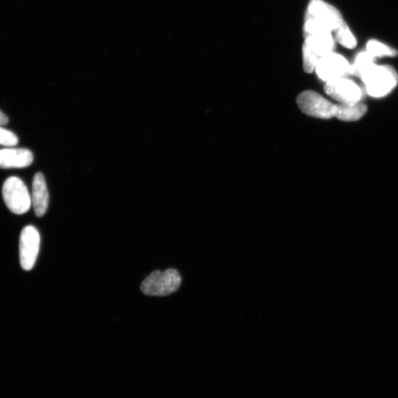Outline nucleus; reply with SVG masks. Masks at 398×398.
I'll return each mask as SVG.
<instances>
[{
  "label": "nucleus",
  "mask_w": 398,
  "mask_h": 398,
  "mask_svg": "<svg viewBox=\"0 0 398 398\" xmlns=\"http://www.w3.org/2000/svg\"><path fill=\"white\" fill-rule=\"evenodd\" d=\"M340 11L323 0H312L306 10L304 36L332 33L344 22Z\"/></svg>",
  "instance_id": "obj_1"
},
{
  "label": "nucleus",
  "mask_w": 398,
  "mask_h": 398,
  "mask_svg": "<svg viewBox=\"0 0 398 398\" xmlns=\"http://www.w3.org/2000/svg\"><path fill=\"white\" fill-rule=\"evenodd\" d=\"M368 95L382 97L390 94L398 84V74L389 65H374L360 78Z\"/></svg>",
  "instance_id": "obj_2"
},
{
  "label": "nucleus",
  "mask_w": 398,
  "mask_h": 398,
  "mask_svg": "<svg viewBox=\"0 0 398 398\" xmlns=\"http://www.w3.org/2000/svg\"><path fill=\"white\" fill-rule=\"evenodd\" d=\"M181 282L182 278L176 269L155 271L145 279L141 289L147 296H165L177 292Z\"/></svg>",
  "instance_id": "obj_3"
},
{
  "label": "nucleus",
  "mask_w": 398,
  "mask_h": 398,
  "mask_svg": "<svg viewBox=\"0 0 398 398\" xmlns=\"http://www.w3.org/2000/svg\"><path fill=\"white\" fill-rule=\"evenodd\" d=\"M3 196L7 207L17 215L27 213L32 205L27 186L16 177L6 180L3 186Z\"/></svg>",
  "instance_id": "obj_4"
},
{
  "label": "nucleus",
  "mask_w": 398,
  "mask_h": 398,
  "mask_svg": "<svg viewBox=\"0 0 398 398\" xmlns=\"http://www.w3.org/2000/svg\"><path fill=\"white\" fill-rule=\"evenodd\" d=\"M296 103L298 108L308 116L319 119H331L335 117L337 104L315 91H305L298 95Z\"/></svg>",
  "instance_id": "obj_5"
},
{
  "label": "nucleus",
  "mask_w": 398,
  "mask_h": 398,
  "mask_svg": "<svg viewBox=\"0 0 398 398\" xmlns=\"http://www.w3.org/2000/svg\"><path fill=\"white\" fill-rule=\"evenodd\" d=\"M351 64L343 56L333 52L319 59L315 72L326 83L346 78L351 74Z\"/></svg>",
  "instance_id": "obj_6"
},
{
  "label": "nucleus",
  "mask_w": 398,
  "mask_h": 398,
  "mask_svg": "<svg viewBox=\"0 0 398 398\" xmlns=\"http://www.w3.org/2000/svg\"><path fill=\"white\" fill-rule=\"evenodd\" d=\"M324 90L328 96L342 104L360 103L364 95L362 88L347 77L326 83Z\"/></svg>",
  "instance_id": "obj_7"
},
{
  "label": "nucleus",
  "mask_w": 398,
  "mask_h": 398,
  "mask_svg": "<svg viewBox=\"0 0 398 398\" xmlns=\"http://www.w3.org/2000/svg\"><path fill=\"white\" fill-rule=\"evenodd\" d=\"M40 234L33 226L24 228L19 241V257L22 268L31 271L35 266L40 247Z\"/></svg>",
  "instance_id": "obj_8"
},
{
  "label": "nucleus",
  "mask_w": 398,
  "mask_h": 398,
  "mask_svg": "<svg viewBox=\"0 0 398 398\" xmlns=\"http://www.w3.org/2000/svg\"><path fill=\"white\" fill-rule=\"evenodd\" d=\"M33 161L32 152L26 148H5L0 150V168H24Z\"/></svg>",
  "instance_id": "obj_9"
},
{
  "label": "nucleus",
  "mask_w": 398,
  "mask_h": 398,
  "mask_svg": "<svg viewBox=\"0 0 398 398\" xmlns=\"http://www.w3.org/2000/svg\"><path fill=\"white\" fill-rule=\"evenodd\" d=\"M335 40L332 33H321L305 36L303 47L319 59L334 52Z\"/></svg>",
  "instance_id": "obj_10"
},
{
  "label": "nucleus",
  "mask_w": 398,
  "mask_h": 398,
  "mask_svg": "<svg viewBox=\"0 0 398 398\" xmlns=\"http://www.w3.org/2000/svg\"><path fill=\"white\" fill-rule=\"evenodd\" d=\"M32 205L37 217H42L49 205V193L45 177L42 173L34 176L32 185Z\"/></svg>",
  "instance_id": "obj_11"
},
{
  "label": "nucleus",
  "mask_w": 398,
  "mask_h": 398,
  "mask_svg": "<svg viewBox=\"0 0 398 398\" xmlns=\"http://www.w3.org/2000/svg\"><path fill=\"white\" fill-rule=\"evenodd\" d=\"M367 107L362 102L353 104H337L335 117L344 122L357 121L366 113Z\"/></svg>",
  "instance_id": "obj_12"
},
{
  "label": "nucleus",
  "mask_w": 398,
  "mask_h": 398,
  "mask_svg": "<svg viewBox=\"0 0 398 398\" xmlns=\"http://www.w3.org/2000/svg\"><path fill=\"white\" fill-rule=\"evenodd\" d=\"M376 58L367 51L359 53L351 65V74L362 78L373 66L376 65Z\"/></svg>",
  "instance_id": "obj_13"
},
{
  "label": "nucleus",
  "mask_w": 398,
  "mask_h": 398,
  "mask_svg": "<svg viewBox=\"0 0 398 398\" xmlns=\"http://www.w3.org/2000/svg\"><path fill=\"white\" fill-rule=\"evenodd\" d=\"M366 51L375 58L395 57L398 55L397 49L375 40L367 42Z\"/></svg>",
  "instance_id": "obj_14"
},
{
  "label": "nucleus",
  "mask_w": 398,
  "mask_h": 398,
  "mask_svg": "<svg viewBox=\"0 0 398 398\" xmlns=\"http://www.w3.org/2000/svg\"><path fill=\"white\" fill-rule=\"evenodd\" d=\"M335 42L347 49H354L357 45V40L347 24L344 22L340 27L334 32Z\"/></svg>",
  "instance_id": "obj_15"
},
{
  "label": "nucleus",
  "mask_w": 398,
  "mask_h": 398,
  "mask_svg": "<svg viewBox=\"0 0 398 398\" xmlns=\"http://www.w3.org/2000/svg\"><path fill=\"white\" fill-rule=\"evenodd\" d=\"M19 139L17 135L0 127V145L6 147H14L18 144Z\"/></svg>",
  "instance_id": "obj_16"
},
{
  "label": "nucleus",
  "mask_w": 398,
  "mask_h": 398,
  "mask_svg": "<svg viewBox=\"0 0 398 398\" xmlns=\"http://www.w3.org/2000/svg\"><path fill=\"white\" fill-rule=\"evenodd\" d=\"M8 121V117L3 113V111H0V127L6 125Z\"/></svg>",
  "instance_id": "obj_17"
}]
</instances>
